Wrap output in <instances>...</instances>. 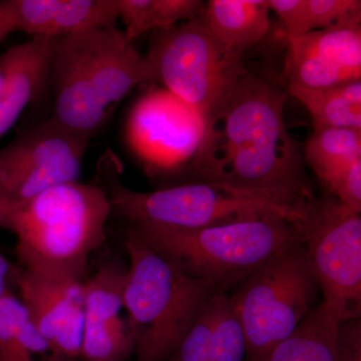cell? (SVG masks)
Masks as SVG:
<instances>
[{"label":"cell","instance_id":"cell-3","mask_svg":"<svg viewBox=\"0 0 361 361\" xmlns=\"http://www.w3.org/2000/svg\"><path fill=\"white\" fill-rule=\"evenodd\" d=\"M110 201L99 185H59L11 206L9 231L20 267L85 281L90 254L106 241Z\"/></svg>","mask_w":361,"mask_h":361},{"label":"cell","instance_id":"cell-6","mask_svg":"<svg viewBox=\"0 0 361 361\" xmlns=\"http://www.w3.org/2000/svg\"><path fill=\"white\" fill-rule=\"evenodd\" d=\"M130 228L188 274L210 282L224 293L301 241L293 222L280 214L214 227L140 223Z\"/></svg>","mask_w":361,"mask_h":361},{"label":"cell","instance_id":"cell-21","mask_svg":"<svg viewBox=\"0 0 361 361\" xmlns=\"http://www.w3.org/2000/svg\"><path fill=\"white\" fill-rule=\"evenodd\" d=\"M310 114L313 128L361 130V80L323 89L286 87Z\"/></svg>","mask_w":361,"mask_h":361},{"label":"cell","instance_id":"cell-1","mask_svg":"<svg viewBox=\"0 0 361 361\" xmlns=\"http://www.w3.org/2000/svg\"><path fill=\"white\" fill-rule=\"evenodd\" d=\"M287 96L279 85L246 70L207 121L184 183H218L300 202L313 198L302 149L285 123Z\"/></svg>","mask_w":361,"mask_h":361},{"label":"cell","instance_id":"cell-29","mask_svg":"<svg viewBox=\"0 0 361 361\" xmlns=\"http://www.w3.org/2000/svg\"><path fill=\"white\" fill-rule=\"evenodd\" d=\"M13 25L9 20L8 14H7L6 9L0 6V42L4 39H6L7 35L13 32Z\"/></svg>","mask_w":361,"mask_h":361},{"label":"cell","instance_id":"cell-4","mask_svg":"<svg viewBox=\"0 0 361 361\" xmlns=\"http://www.w3.org/2000/svg\"><path fill=\"white\" fill-rule=\"evenodd\" d=\"M122 165L108 149L97 163V178L111 213L132 224L205 228L280 214L296 222L306 202L277 193L237 189L212 182H188L154 192H137L121 182Z\"/></svg>","mask_w":361,"mask_h":361},{"label":"cell","instance_id":"cell-19","mask_svg":"<svg viewBox=\"0 0 361 361\" xmlns=\"http://www.w3.org/2000/svg\"><path fill=\"white\" fill-rule=\"evenodd\" d=\"M61 37H32L0 97V139L16 125L26 106L49 85L54 49Z\"/></svg>","mask_w":361,"mask_h":361},{"label":"cell","instance_id":"cell-17","mask_svg":"<svg viewBox=\"0 0 361 361\" xmlns=\"http://www.w3.org/2000/svg\"><path fill=\"white\" fill-rule=\"evenodd\" d=\"M246 341L229 296L216 292L169 361H244Z\"/></svg>","mask_w":361,"mask_h":361},{"label":"cell","instance_id":"cell-27","mask_svg":"<svg viewBox=\"0 0 361 361\" xmlns=\"http://www.w3.org/2000/svg\"><path fill=\"white\" fill-rule=\"evenodd\" d=\"M14 266L9 264L4 256L0 254V298L8 293V283L13 280Z\"/></svg>","mask_w":361,"mask_h":361},{"label":"cell","instance_id":"cell-8","mask_svg":"<svg viewBox=\"0 0 361 361\" xmlns=\"http://www.w3.org/2000/svg\"><path fill=\"white\" fill-rule=\"evenodd\" d=\"M145 59L149 84L170 90L206 123L247 70L242 56L213 37L199 16L154 32Z\"/></svg>","mask_w":361,"mask_h":361},{"label":"cell","instance_id":"cell-26","mask_svg":"<svg viewBox=\"0 0 361 361\" xmlns=\"http://www.w3.org/2000/svg\"><path fill=\"white\" fill-rule=\"evenodd\" d=\"M23 54V44L14 45L0 56V97L13 77Z\"/></svg>","mask_w":361,"mask_h":361},{"label":"cell","instance_id":"cell-16","mask_svg":"<svg viewBox=\"0 0 361 361\" xmlns=\"http://www.w3.org/2000/svg\"><path fill=\"white\" fill-rule=\"evenodd\" d=\"M306 165L312 169L327 194L361 212V130L314 129L302 149Z\"/></svg>","mask_w":361,"mask_h":361},{"label":"cell","instance_id":"cell-11","mask_svg":"<svg viewBox=\"0 0 361 361\" xmlns=\"http://www.w3.org/2000/svg\"><path fill=\"white\" fill-rule=\"evenodd\" d=\"M92 137L51 118L0 149V191L11 206L59 185L78 182Z\"/></svg>","mask_w":361,"mask_h":361},{"label":"cell","instance_id":"cell-12","mask_svg":"<svg viewBox=\"0 0 361 361\" xmlns=\"http://www.w3.org/2000/svg\"><path fill=\"white\" fill-rule=\"evenodd\" d=\"M283 77L306 89L361 80V16L287 39Z\"/></svg>","mask_w":361,"mask_h":361},{"label":"cell","instance_id":"cell-5","mask_svg":"<svg viewBox=\"0 0 361 361\" xmlns=\"http://www.w3.org/2000/svg\"><path fill=\"white\" fill-rule=\"evenodd\" d=\"M125 307L134 332L137 361H166L217 291L185 272L130 228Z\"/></svg>","mask_w":361,"mask_h":361},{"label":"cell","instance_id":"cell-14","mask_svg":"<svg viewBox=\"0 0 361 361\" xmlns=\"http://www.w3.org/2000/svg\"><path fill=\"white\" fill-rule=\"evenodd\" d=\"M20 289L35 326L54 348L71 360L80 358L84 334V282L14 267Z\"/></svg>","mask_w":361,"mask_h":361},{"label":"cell","instance_id":"cell-18","mask_svg":"<svg viewBox=\"0 0 361 361\" xmlns=\"http://www.w3.org/2000/svg\"><path fill=\"white\" fill-rule=\"evenodd\" d=\"M270 11L266 0H210L199 18L221 44L242 56L267 37Z\"/></svg>","mask_w":361,"mask_h":361},{"label":"cell","instance_id":"cell-25","mask_svg":"<svg viewBox=\"0 0 361 361\" xmlns=\"http://www.w3.org/2000/svg\"><path fill=\"white\" fill-rule=\"evenodd\" d=\"M337 361H361L360 317L339 322L337 327Z\"/></svg>","mask_w":361,"mask_h":361},{"label":"cell","instance_id":"cell-23","mask_svg":"<svg viewBox=\"0 0 361 361\" xmlns=\"http://www.w3.org/2000/svg\"><path fill=\"white\" fill-rule=\"evenodd\" d=\"M279 16L286 39L331 27L348 18L361 16L360 0H266Z\"/></svg>","mask_w":361,"mask_h":361},{"label":"cell","instance_id":"cell-28","mask_svg":"<svg viewBox=\"0 0 361 361\" xmlns=\"http://www.w3.org/2000/svg\"><path fill=\"white\" fill-rule=\"evenodd\" d=\"M11 206L6 200L4 195L0 191V228L9 230V216H11Z\"/></svg>","mask_w":361,"mask_h":361},{"label":"cell","instance_id":"cell-15","mask_svg":"<svg viewBox=\"0 0 361 361\" xmlns=\"http://www.w3.org/2000/svg\"><path fill=\"white\" fill-rule=\"evenodd\" d=\"M14 32L32 37H65L115 26L116 0H1Z\"/></svg>","mask_w":361,"mask_h":361},{"label":"cell","instance_id":"cell-9","mask_svg":"<svg viewBox=\"0 0 361 361\" xmlns=\"http://www.w3.org/2000/svg\"><path fill=\"white\" fill-rule=\"evenodd\" d=\"M307 249L322 302L337 322L360 317L361 217L331 195L313 197L293 223Z\"/></svg>","mask_w":361,"mask_h":361},{"label":"cell","instance_id":"cell-7","mask_svg":"<svg viewBox=\"0 0 361 361\" xmlns=\"http://www.w3.org/2000/svg\"><path fill=\"white\" fill-rule=\"evenodd\" d=\"M229 296L246 341L247 361H262L286 341L322 297L302 242L278 254L237 286Z\"/></svg>","mask_w":361,"mask_h":361},{"label":"cell","instance_id":"cell-20","mask_svg":"<svg viewBox=\"0 0 361 361\" xmlns=\"http://www.w3.org/2000/svg\"><path fill=\"white\" fill-rule=\"evenodd\" d=\"M0 361H77L61 353L35 326L20 297L0 298Z\"/></svg>","mask_w":361,"mask_h":361},{"label":"cell","instance_id":"cell-10","mask_svg":"<svg viewBox=\"0 0 361 361\" xmlns=\"http://www.w3.org/2000/svg\"><path fill=\"white\" fill-rule=\"evenodd\" d=\"M149 85L130 108L126 144L149 177L167 180L165 187L183 184L200 152L206 122L170 90Z\"/></svg>","mask_w":361,"mask_h":361},{"label":"cell","instance_id":"cell-2","mask_svg":"<svg viewBox=\"0 0 361 361\" xmlns=\"http://www.w3.org/2000/svg\"><path fill=\"white\" fill-rule=\"evenodd\" d=\"M149 85L145 54L115 26L61 37L54 49L49 85L58 122L92 139L137 85Z\"/></svg>","mask_w":361,"mask_h":361},{"label":"cell","instance_id":"cell-22","mask_svg":"<svg viewBox=\"0 0 361 361\" xmlns=\"http://www.w3.org/2000/svg\"><path fill=\"white\" fill-rule=\"evenodd\" d=\"M337 322L320 302L262 361H337Z\"/></svg>","mask_w":361,"mask_h":361},{"label":"cell","instance_id":"cell-13","mask_svg":"<svg viewBox=\"0 0 361 361\" xmlns=\"http://www.w3.org/2000/svg\"><path fill=\"white\" fill-rule=\"evenodd\" d=\"M128 266L110 261L84 282L85 325L80 358L127 361L135 339L125 307Z\"/></svg>","mask_w":361,"mask_h":361},{"label":"cell","instance_id":"cell-24","mask_svg":"<svg viewBox=\"0 0 361 361\" xmlns=\"http://www.w3.org/2000/svg\"><path fill=\"white\" fill-rule=\"evenodd\" d=\"M118 18L125 23L123 30L134 42L149 30L159 32L175 26L180 20L200 16L205 4L201 0H116Z\"/></svg>","mask_w":361,"mask_h":361}]
</instances>
